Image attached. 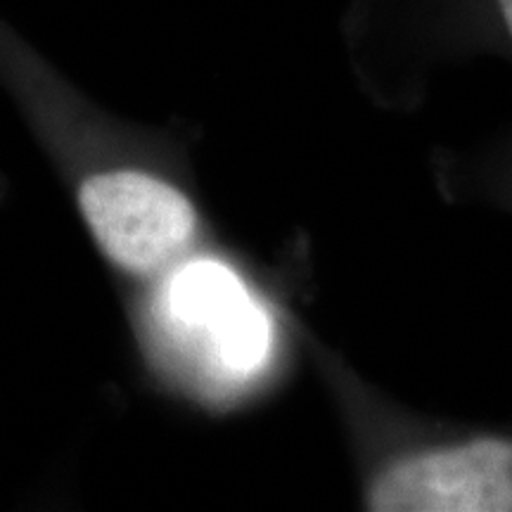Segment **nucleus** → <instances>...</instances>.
<instances>
[{
  "label": "nucleus",
  "instance_id": "obj_4",
  "mask_svg": "<svg viewBox=\"0 0 512 512\" xmlns=\"http://www.w3.org/2000/svg\"><path fill=\"white\" fill-rule=\"evenodd\" d=\"M484 3L491 17H494L498 31H501L512 48V0H484Z\"/></svg>",
  "mask_w": 512,
  "mask_h": 512
},
{
  "label": "nucleus",
  "instance_id": "obj_2",
  "mask_svg": "<svg viewBox=\"0 0 512 512\" xmlns=\"http://www.w3.org/2000/svg\"><path fill=\"white\" fill-rule=\"evenodd\" d=\"M79 200L105 254L140 275L176 259L195 233L197 216L188 197L140 171H110L88 178Z\"/></svg>",
  "mask_w": 512,
  "mask_h": 512
},
{
  "label": "nucleus",
  "instance_id": "obj_3",
  "mask_svg": "<svg viewBox=\"0 0 512 512\" xmlns=\"http://www.w3.org/2000/svg\"><path fill=\"white\" fill-rule=\"evenodd\" d=\"M375 512H512V444L467 446L403 458L368 494Z\"/></svg>",
  "mask_w": 512,
  "mask_h": 512
},
{
  "label": "nucleus",
  "instance_id": "obj_1",
  "mask_svg": "<svg viewBox=\"0 0 512 512\" xmlns=\"http://www.w3.org/2000/svg\"><path fill=\"white\" fill-rule=\"evenodd\" d=\"M164 313L176 335L211 375L245 380L271 354V320L240 278L219 261H192L164 290Z\"/></svg>",
  "mask_w": 512,
  "mask_h": 512
}]
</instances>
